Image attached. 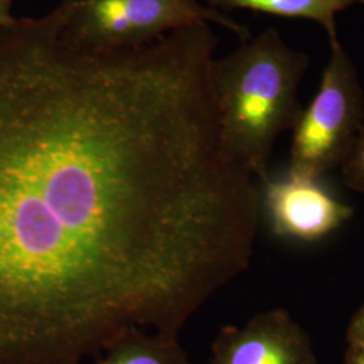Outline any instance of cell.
I'll use <instances>...</instances> for the list:
<instances>
[{
  "label": "cell",
  "instance_id": "7a4b0ae2",
  "mask_svg": "<svg viewBox=\"0 0 364 364\" xmlns=\"http://www.w3.org/2000/svg\"><path fill=\"white\" fill-rule=\"evenodd\" d=\"M308 68V54L289 46L275 27L210 63L221 147L259 181L269 174L277 139L301 117L299 84Z\"/></svg>",
  "mask_w": 364,
  "mask_h": 364
},
{
  "label": "cell",
  "instance_id": "277c9868",
  "mask_svg": "<svg viewBox=\"0 0 364 364\" xmlns=\"http://www.w3.org/2000/svg\"><path fill=\"white\" fill-rule=\"evenodd\" d=\"M312 102L293 129L287 173L321 178L351 156L364 127V92L356 65L338 37Z\"/></svg>",
  "mask_w": 364,
  "mask_h": 364
},
{
  "label": "cell",
  "instance_id": "5b68a950",
  "mask_svg": "<svg viewBox=\"0 0 364 364\" xmlns=\"http://www.w3.org/2000/svg\"><path fill=\"white\" fill-rule=\"evenodd\" d=\"M260 216L264 215L274 236L314 243L336 232L353 216L351 205L329 193L320 178L287 173L260 180Z\"/></svg>",
  "mask_w": 364,
  "mask_h": 364
},
{
  "label": "cell",
  "instance_id": "7c38bea8",
  "mask_svg": "<svg viewBox=\"0 0 364 364\" xmlns=\"http://www.w3.org/2000/svg\"><path fill=\"white\" fill-rule=\"evenodd\" d=\"M346 364H364V347L348 346L346 353Z\"/></svg>",
  "mask_w": 364,
  "mask_h": 364
},
{
  "label": "cell",
  "instance_id": "6da1fadb",
  "mask_svg": "<svg viewBox=\"0 0 364 364\" xmlns=\"http://www.w3.org/2000/svg\"><path fill=\"white\" fill-rule=\"evenodd\" d=\"M210 25L132 50L0 33V364H80L131 329L178 335L245 273L255 177L225 156Z\"/></svg>",
  "mask_w": 364,
  "mask_h": 364
},
{
  "label": "cell",
  "instance_id": "8fae6325",
  "mask_svg": "<svg viewBox=\"0 0 364 364\" xmlns=\"http://www.w3.org/2000/svg\"><path fill=\"white\" fill-rule=\"evenodd\" d=\"M11 9H13L11 0H0V33L15 21Z\"/></svg>",
  "mask_w": 364,
  "mask_h": 364
},
{
  "label": "cell",
  "instance_id": "52a82bcc",
  "mask_svg": "<svg viewBox=\"0 0 364 364\" xmlns=\"http://www.w3.org/2000/svg\"><path fill=\"white\" fill-rule=\"evenodd\" d=\"M93 364H192L178 335L131 329L117 338Z\"/></svg>",
  "mask_w": 364,
  "mask_h": 364
},
{
  "label": "cell",
  "instance_id": "30bf717a",
  "mask_svg": "<svg viewBox=\"0 0 364 364\" xmlns=\"http://www.w3.org/2000/svg\"><path fill=\"white\" fill-rule=\"evenodd\" d=\"M348 346L364 347V304L358 312L353 314L347 331Z\"/></svg>",
  "mask_w": 364,
  "mask_h": 364
},
{
  "label": "cell",
  "instance_id": "8992f818",
  "mask_svg": "<svg viewBox=\"0 0 364 364\" xmlns=\"http://www.w3.org/2000/svg\"><path fill=\"white\" fill-rule=\"evenodd\" d=\"M205 364H318L312 338L285 309L221 328Z\"/></svg>",
  "mask_w": 364,
  "mask_h": 364
},
{
  "label": "cell",
  "instance_id": "ba28073f",
  "mask_svg": "<svg viewBox=\"0 0 364 364\" xmlns=\"http://www.w3.org/2000/svg\"><path fill=\"white\" fill-rule=\"evenodd\" d=\"M205 4L219 11L248 10L284 18L308 19L326 30L328 38L338 36L336 16L353 4L364 0H204Z\"/></svg>",
  "mask_w": 364,
  "mask_h": 364
},
{
  "label": "cell",
  "instance_id": "9c48e42d",
  "mask_svg": "<svg viewBox=\"0 0 364 364\" xmlns=\"http://www.w3.org/2000/svg\"><path fill=\"white\" fill-rule=\"evenodd\" d=\"M344 185L358 193H364V127L347 162L340 168Z\"/></svg>",
  "mask_w": 364,
  "mask_h": 364
},
{
  "label": "cell",
  "instance_id": "3957f363",
  "mask_svg": "<svg viewBox=\"0 0 364 364\" xmlns=\"http://www.w3.org/2000/svg\"><path fill=\"white\" fill-rule=\"evenodd\" d=\"M61 37L92 53L132 50L170 33L200 23L225 27L239 38H251L247 26L198 0H61Z\"/></svg>",
  "mask_w": 364,
  "mask_h": 364
}]
</instances>
